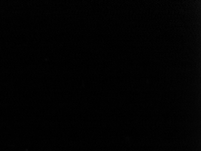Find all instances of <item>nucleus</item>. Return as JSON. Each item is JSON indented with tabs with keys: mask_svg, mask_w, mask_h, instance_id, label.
<instances>
[]
</instances>
